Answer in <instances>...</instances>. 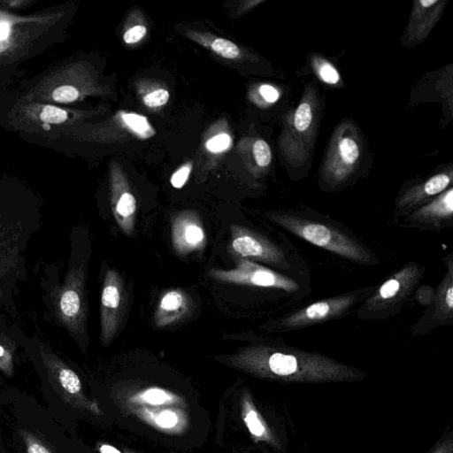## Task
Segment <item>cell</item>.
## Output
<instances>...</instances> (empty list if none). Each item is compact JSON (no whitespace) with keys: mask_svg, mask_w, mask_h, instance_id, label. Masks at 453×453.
<instances>
[{"mask_svg":"<svg viewBox=\"0 0 453 453\" xmlns=\"http://www.w3.org/2000/svg\"><path fill=\"white\" fill-rule=\"evenodd\" d=\"M78 231L71 235V252L63 280L58 266L43 263L40 276L42 303L49 321L67 331L80 345L87 339L88 306L86 291L88 258Z\"/></svg>","mask_w":453,"mask_h":453,"instance_id":"6da1fadb","label":"cell"},{"mask_svg":"<svg viewBox=\"0 0 453 453\" xmlns=\"http://www.w3.org/2000/svg\"><path fill=\"white\" fill-rule=\"evenodd\" d=\"M42 219L35 205L0 203V310L18 319L20 284L28 281L27 250Z\"/></svg>","mask_w":453,"mask_h":453,"instance_id":"7a4b0ae2","label":"cell"},{"mask_svg":"<svg viewBox=\"0 0 453 453\" xmlns=\"http://www.w3.org/2000/svg\"><path fill=\"white\" fill-rule=\"evenodd\" d=\"M266 218L293 235L348 261L363 265L380 263L376 254L352 231L332 219L297 211H276Z\"/></svg>","mask_w":453,"mask_h":453,"instance_id":"3957f363","label":"cell"},{"mask_svg":"<svg viewBox=\"0 0 453 453\" xmlns=\"http://www.w3.org/2000/svg\"><path fill=\"white\" fill-rule=\"evenodd\" d=\"M426 266L408 262L374 286L356 310L362 320H381L397 315L420 283Z\"/></svg>","mask_w":453,"mask_h":453,"instance_id":"277c9868","label":"cell"},{"mask_svg":"<svg viewBox=\"0 0 453 453\" xmlns=\"http://www.w3.org/2000/svg\"><path fill=\"white\" fill-rule=\"evenodd\" d=\"M319 111L318 92L313 86H308L285 120L280 143L288 163L299 166L308 159L316 137Z\"/></svg>","mask_w":453,"mask_h":453,"instance_id":"5b68a950","label":"cell"},{"mask_svg":"<svg viewBox=\"0 0 453 453\" xmlns=\"http://www.w3.org/2000/svg\"><path fill=\"white\" fill-rule=\"evenodd\" d=\"M363 142L357 127L342 122L333 133L320 168V180L330 189L344 186L357 170Z\"/></svg>","mask_w":453,"mask_h":453,"instance_id":"8992f818","label":"cell"},{"mask_svg":"<svg viewBox=\"0 0 453 453\" xmlns=\"http://www.w3.org/2000/svg\"><path fill=\"white\" fill-rule=\"evenodd\" d=\"M229 254L237 259L261 262L296 277L304 274L303 265L289 248L285 249L267 236L239 225L230 227Z\"/></svg>","mask_w":453,"mask_h":453,"instance_id":"52a82bcc","label":"cell"},{"mask_svg":"<svg viewBox=\"0 0 453 453\" xmlns=\"http://www.w3.org/2000/svg\"><path fill=\"white\" fill-rule=\"evenodd\" d=\"M373 288L374 286H366L312 302L272 321L270 328L290 332L339 319L354 311Z\"/></svg>","mask_w":453,"mask_h":453,"instance_id":"ba28073f","label":"cell"},{"mask_svg":"<svg viewBox=\"0 0 453 453\" xmlns=\"http://www.w3.org/2000/svg\"><path fill=\"white\" fill-rule=\"evenodd\" d=\"M209 274L217 281L275 289L290 298L308 295L303 279L247 259H237L236 266L230 270L211 269Z\"/></svg>","mask_w":453,"mask_h":453,"instance_id":"9c48e42d","label":"cell"},{"mask_svg":"<svg viewBox=\"0 0 453 453\" xmlns=\"http://www.w3.org/2000/svg\"><path fill=\"white\" fill-rule=\"evenodd\" d=\"M446 271L426 309L411 327L413 337L426 334L453 322V254L444 257Z\"/></svg>","mask_w":453,"mask_h":453,"instance_id":"30bf717a","label":"cell"},{"mask_svg":"<svg viewBox=\"0 0 453 453\" xmlns=\"http://www.w3.org/2000/svg\"><path fill=\"white\" fill-rule=\"evenodd\" d=\"M127 293L119 273L114 269L105 273L100 303V340L108 345L117 335L126 308Z\"/></svg>","mask_w":453,"mask_h":453,"instance_id":"8fae6325","label":"cell"},{"mask_svg":"<svg viewBox=\"0 0 453 453\" xmlns=\"http://www.w3.org/2000/svg\"><path fill=\"white\" fill-rule=\"evenodd\" d=\"M452 168H449L405 188L395 199L393 221L398 224L409 213L452 187Z\"/></svg>","mask_w":453,"mask_h":453,"instance_id":"7c38bea8","label":"cell"},{"mask_svg":"<svg viewBox=\"0 0 453 453\" xmlns=\"http://www.w3.org/2000/svg\"><path fill=\"white\" fill-rule=\"evenodd\" d=\"M401 226L419 230L441 231L453 224V188L417 208L398 223Z\"/></svg>","mask_w":453,"mask_h":453,"instance_id":"4fadbf2b","label":"cell"},{"mask_svg":"<svg viewBox=\"0 0 453 453\" xmlns=\"http://www.w3.org/2000/svg\"><path fill=\"white\" fill-rule=\"evenodd\" d=\"M171 236L173 248L180 256L202 250L207 242L202 220L192 211H180L172 218Z\"/></svg>","mask_w":453,"mask_h":453,"instance_id":"5bb4252c","label":"cell"},{"mask_svg":"<svg viewBox=\"0 0 453 453\" xmlns=\"http://www.w3.org/2000/svg\"><path fill=\"white\" fill-rule=\"evenodd\" d=\"M445 4L443 0L414 1L403 44L412 47L422 42L439 21Z\"/></svg>","mask_w":453,"mask_h":453,"instance_id":"9a60e30c","label":"cell"},{"mask_svg":"<svg viewBox=\"0 0 453 453\" xmlns=\"http://www.w3.org/2000/svg\"><path fill=\"white\" fill-rule=\"evenodd\" d=\"M258 354L265 357L268 369L276 375L289 376L300 369V364H310L322 360L312 354L291 349H280L272 347L259 346L254 349Z\"/></svg>","mask_w":453,"mask_h":453,"instance_id":"2e32d148","label":"cell"},{"mask_svg":"<svg viewBox=\"0 0 453 453\" xmlns=\"http://www.w3.org/2000/svg\"><path fill=\"white\" fill-rule=\"evenodd\" d=\"M0 310V371L6 376L14 374L17 350L22 347L26 334L15 323L11 322Z\"/></svg>","mask_w":453,"mask_h":453,"instance_id":"e0dca14e","label":"cell"},{"mask_svg":"<svg viewBox=\"0 0 453 453\" xmlns=\"http://www.w3.org/2000/svg\"><path fill=\"white\" fill-rule=\"evenodd\" d=\"M191 309L189 296L180 288L165 291L160 297L155 313L154 322L162 328L181 320Z\"/></svg>","mask_w":453,"mask_h":453,"instance_id":"ac0fdd59","label":"cell"},{"mask_svg":"<svg viewBox=\"0 0 453 453\" xmlns=\"http://www.w3.org/2000/svg\"><path fill=\"white\" fill-rule=\"evenodd\" d=\"M311 65L320 81L328 85H337L341 81V75L335 66L320 56L311 58Z\"/></svg>","mask_w":453,"mask_h":453,"instance_id":"d6986e66","label":"cell"},{"mask_svg":"<svg viewBox=\"0 0 453 453\" xmlns=\"http://www.w3.org/2000/svg\"><path fill=\"white\" fill-rule=\"evenodd\" d=\"M122 119L127 127L136 135L147 139L154 134V130L147 119L135 113H123Z\"/></svg>","mask_w":453,"mask_h":453,"instance_id":"ffe728a7","label":"cell"},{"mask_svg":"<svg viewBox=\"0 0 453 453\" xmlns=\"http://www.w3.org/2000/svg\"><path fill=\"white\" fill-rule=\"evenodd\" d=\"M19 434L25 443L27 453H55L49 445L30 431L22 429Z\"/></svg>","mask_w":453,"mask_h":453,"instance_id":"44dd1931","label":"cell"},{"mask_svg":"<svg viewBox=\"0 0 453 453\" xmlns=\"http://www.w3.org/2000/svg\"><path fill=\"white\" fill-rule=\"evenodd\" d=\"M211 50L225 58H236L240 55L239 48L233 42L223 38L214 40Z\"/></svg>","mask_w":453,"mask_h":453,"instance_id":"7402d4cb","label":"cell"},{"mask_svg":"<svg viewBox=\"0 0 453 453\" xmlns=\"http://www.w3.org/2000/svg\"><path fill=\"white\" fill-rule=\"evenodd\" d=\"M253 156L259 167H266L272 160V151L268 143L264 140H257L253 144Z\"/></svg>","mask_w":453,"mask_h":453,"instance_id":"603a6c76","label":"cell"},{"mask_svg":"<svg viewBox=\"0 0 453 453\" xmlns=\"http://www.w3.org/2000/svg\"><path fill=\"white\" fill-rule=\"evenodd\" d=\"M40 118L43 122L59 124L67 119V113L58 107L47 105L41 112Z\"/></svg>","mask_w":453,"mask_h":453,"instance_id":"cb8c5ba5","label":"cell"},{"mask_svg":"<svg viewBox=\"0 0 453 453\" xmlns=\"http://www.w3.org/2000/svg\"><path fill=\"white\" fill-rule=\"evenodd\" d=\"M231 145V138L226 134H218L207 141L206 149L213 153H219L228 150Z\"/></svg>","mask_w":453,"mask_h":453,"instance_id":"d4e9b609","label":"cell"},{"mask_svg":"<svg viewBox=\"0 0 453 453\" xmlns=\"http://www.w3.org/2000/svg\"><path fill=\"white\" fill-rule=\"evenodd\" d=\"M79 92L73 86H61L52 93V98L58 103H70L78 98Z\"/></svg>","mask_w":453,"mask_h":453,"instance_id":"484cf974","label":"cell"},{"mask_svg":"<svg viewBox=\"0 0 453 453\" xmlns=\"http://www.w3.org/2000/svg\"><path fill=\"white\" fill-rule=\"evenodd\" d=\"M169 93L165 89H157L143 97V103L149 107H158L167 103Z\"/></svg>","mask_w":453,"mask_h":453,"instance_id":"4316f807","label":"cell"},{"mask_svg":"<svg viewBox=\"0 0 453 453\" xmlns=\"http://www.w3.org/2000/svg\"><path fill=\"white\" fill-rule=\"evenodd\" d=\"M191 172V165L187 164L178 169L171 177V184L175 188H180L184 186Z\"/></svg>","mask_w":453,"mask_h":453,"instance_id":"83f0119b","label":"cell"},{"mask_svg":"<svg viewBox=\"0 0 453 453\" xmlns=\"http://www.w3.org/2000/svg\"><path fill=\"white\" fill-rule=\"evenodd\" d=\"M167 398L166 393L159 388H150L143 395V399L150 404H162Z\"/></svg>","mask_w":453,"mask_h":453,"instance_id":"f1b7e54d","label":"cell"},{"mask_svg":"<svg viewBox=\"0 0 453 453\" xmlns=\"http://www.w3.org/2000/svg\"><path fill=\"white\" fill-rule=\"evenodd\" d=\"M146 31L144 26H134L124 34L123 39L128 44L138 42L145 35Z\"/></svg>","mask_w":453,"mask_h":453,"instance_id":"f546056e","label":"cell"},{"mask_svg":"<svg viewBox=\"0 0 453 453\" xmlns=\"http://www.w3.org/2000/svg\"><path fill=\"white\" fill-rule=\"evenodd\" d=\"M245 422L250 429V431L257 435L260 436L264 433V426L261 422L257 418V413L254 411H250L245 418Z\"/></svg>","mask_w":453,"mask_h":453,"instance_id":"4dcf8cb0","label":"cell"},{"mask_svg":"<svg viewBox=\"0 0 453 453\" xmlns=\"http://www.w3.org/2000/svg\"><path fill=\"white\" fill-rule=\"evenodd\" d=\"M259 94L268 104L277 102L280 97L279 90L275 87L268 84H263L260 86Z\"/></svg>","mask_w":453,"mask_h":453,"instance_id":"1f68e13d","label":"cell"},{"mask_svg":"<svg viewBox=\"0 0 453 453\" xmlns=\"http://www.w3.org/2000/svg\"><path fill=\"white\" fill-rule=\"evenodd\" d=\"M156 422L162 427H172L177 423V416L171 411H165L158 415Z\"/></svg>","mask_w":453,"mask_h":453,"instance_id":"d6a6232c","label":"cell"},{"mask_svg":"<svg viewBox=\"0 0 453 453\" xmlns=\"http://www.w3.org/2000/svg\"><path fill=\"white\" fill-rule=\"evenodd\" d=\"M11 32V27L8 22H0V42L8 38Z\"/></svg>","mask_w":453,"mask_h":453,"instance_id":"836d02e7","label":"cell"},{"mask_svg":"<svg viewBox=\"0 0 453 453\" xmlns=\"http://www.w3.org/2000/svg\"><path fill=\"white\" fill-rule=\"evenodd\" d=\"M100 452L101 453H120V451L119 449H117L116 448H114L111 445H107V444L102 445L100 447Z\"/></svg>","mask_w":453,"mask_h":453,"instance_id":"e575fe53","label":"cell"}]
</instances>
